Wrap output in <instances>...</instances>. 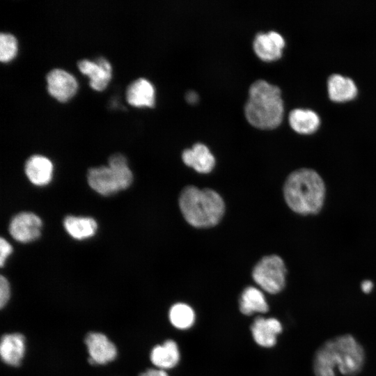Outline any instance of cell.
Listing matches in <instances>:
<instances>
[{
    "instance_id": "6da1fadb",
    "label": "cell",
    "mask_w": 376,
    "mask_h": 376,
    "mask_svg": "<svg viewBox=\"0 0 376 376\" xmlns=\"http://www.w3.org/2000/svg\"><path fill=\"white\" fill-rule=\"evenodd\" d=\"M365 353L361 344L350 334L326 341L315 352L313 371L315 376H336V369L352 376L361 370Z\"/></svg>"
},
{
    "instance_id": "7a4b0ae2",
    "label": "cell",
    "mask_w": 376,
    "mask_h": 376,
    "mask_svg": "<svg viewBox=\"0 0 376 376\" xmlns=\"http://www.w3.org/2000/svg\"><path fill=\"white\" fill-rule=\"evenodd\" d=\"M283 194L286 203L292 211L303 215L313 214L323 205L325 186L315 171L300 169L287 178Z\"/></svg>"
},
{
    "instance_id": "3957f363",
    "label": "cell",
    "mask_w": 376,
    "mask_h": 376,
    "mask_svg": "<svg viewBox=\"0 0 376 376\" xmlns=\"http://www.w3.org/2000/svg\"><path fill=\"white\" fill-rule=\"evenodd\" d=\"M283 111L281 92L277 86L263 79L251 85L244 113L251 125L261 130L274 129L281 123Z\"/></svg>"
},
{
    "instance_id": "277c9868",
    "label": "cell",
    "mask_w": 376,
    "mask_h": 376,
    "mask_svg": "<svg viewBox=\"0 0 376 376\" xmlns=\"http://www.w3.org/2000/svg\"><path fill=\"white\" fill-rule=\"evenodd\" d=\"M179 206L185 219L196 228L215 226L225 212L224 201L217 192L195 186H187L182 189Z\"/></svg>"
},
{
    "instance_id": "5b68a950",
    "label": "cell",
    "mask_w": 376,
    "mask_h": 376,
    "mask_svg": "<svg viewBox=\"0 0 376 376\" xmlns=\"http://www.w3.org/2000/svg\"><path fill=\"white\" fill-rule=\"evenodd\" d=\"M87 179L93 190L108 196L127 189L132 182L133 175L125 157L115 153L110 156L108 166L91 169Z\"/></svg>"
},
{
    "instance_id": "8992f818",
    "label": "cell",
    "mask_w": 376,
    "mask_h": 376,
    "mask_svg": "<svg viewBox=\"0 0 376 376\" xmlns=\"http://www.w3.org/2000/svg\"><path fill=\"white\" fill-rule=\"evenodd\" d=\"M286 268L282 258L269 255L261 258L254 267L252 276L254 281L270 294L281 292L285 284Z\"/></svg>"
},
{
    "instance_id": "52a82bcc",
    "label": "cell",
    "mask_w": 376,
    "mask_h": 376,
    "mask_svg": "<svg viewBox=\"0 0 376 376\" xmlns=\"http://www.w3.org/2000/svg\"><path fill=\"white\" fill-rule=\"evenodd\" d=\"M42 226V221L36 214L32 212H21L12 219L9 232L15 240L27 243L39 237Z\"/></svg>"
},
{
    "instance_id": "ba28073f",
    "label": "cell",
    "mask_w": 376,
    "mask_h": 376,
    "mask_svg": "<svg viewBox=\"0 0 376 376\" xmlns=\"http://www.w3.org/2000/svg\"><path fill=\"white\" fill-rule=\"evenodd\" d=\"M91 364L104 365L113 361L117 356L116 345L103 334L90 332L85 338Z\"/></svg>"
},
{
    "instance_id": "9c48e42d",
    "label": "cell",
    "mask_w": 376,
    "mask_h": 376,
    "mask_svg": "<svg viewBox=\"0 0 376 376\" xmlns=\"http://www.w3.org/2000/svg\"><path fill=\"white\" fill-rule=\"evenodd\" d=\"M49 93L61 102H65L76 93L78 84L75 77L61 68H54L46 76Z\"/></svg>"
},
{
    "instance_id": "30bf717a",
    "label": "cell",
    "mask_w": 376,
    "mask_h": 376,
    "mask_svg": "<svg viewBox=\"0 0 376 376\" xmlns=\"http://www.w3.org/2000/svg\"><path fill=\"white\" fill-rule=\"evenodd\" d=\"M79 70L90 78L89 84L95 90L101 91L107 85L111 77V65L104 57L95 61L81 59L77 62Z\"/></svg>"
},
{
    "instance_id": "8fae6325",
    "label": "cell",
    "mask_w": 376,
    "mask_h": 376,
    "mask_svg": "<svg viewBox=\"0 0 376 376\" xmlns=\"http://www.w3.org/2000/svg\"><path fill=\"white\" fill-rule=\"evenodd\" d=\"M285 46L283 36L276 31L258 33L253 42L256 54L265 61H273L279 59Z\"/></svg>"
},
{
    "instance_id": "7c38bea8",
    "label": "cell",
    "mask_w": 376,
    "mask_h": 376,
    "mask_svg": "<svg viewBox=\"0 0 376 376\" xmlns=\"http://www.w3.org/2000/svg\"><path fill=\"white\" fill-rule=\"evenodd\" d=\"M251 330L256 343L265 347H273L277 336L282 331L281 322L274 318L259 317L253 321Z\"/></svg>"
},
{
    "instance_id": "4fadbf2b",
    "label": "cell",
    "mask_w": 376,
    "mask_h": 376,
    "mask_svg": "<svg viewBox=\"0 0 376 376\" xmlns=\"http://www.w3.org/2000/svg\"><path fill=\"white\" fill-rule=\"evenodd\" d=\"M26 340L19 333L6 334L2 336L0 344L1 360L7 365L18 366L24 356Z\"/></svg>"
},
{
    "instance_id": "5bb4252c",
    "label": "cell",
    "mask_w": 376,
    "mask_h": 376,
    "mask_svg": "<svg viewBox=\"0 0 376 376\" xmlns=\"http://www.w3.org/2000/svg\"><path fill=\"white\" fill-rule=\"evenodd\" d=\"M183 162L201 173H208L214 169L215 158L209 148L198 143L191 148L185 149L182 154Z\"/></svg>"
},
{
    "instance_id": "9a60e30c",
    "label": "cell",
    "mask_w": 376,
    "mask_h": 376,
    "mask_svg": "<svg viewBox=\"0 0 376 376\" xmlns=\"http://www.w3.org/2000/svg\"><path fill=\"white\" fill-rule=\"evenodd\" d=\"M53 169L51 160L40 155L31 156L26 162L24 167L28 179L37 186H45L51 182Z\"/></svg>"
},
{
    "instance_id": "2e32d148",
    "label": "cell",
    "mask_w": 376,
    "mask_h": 376,
    "mask_svg": "<svg viewBox=\"0 0 376 376\" xmlns=\"http://www.w3.org/2000/svg\"><path fill=\"white\" fill-rule=\"evenodd\" d=\"M126 100L135 107H152L155 105V91L148 79L140 77L132 81L126 89Z\"/></svg>"
},
{
    "instance_id": "e0dca14e",
    "label": "cell",
    "mask_w": 376,
    "mask_h": 376,
    "mask_svg": "<svg viewBox=\"0 0 376 376\" xmlns=\"http://www.w3.org/2000/svg\"><path fill=\"white\" fill-rule=\"evenodd\" d=\"M327 89L331 100L344 102L354 98L357 93L354 81L340 74H332L327 80Z\"/></svg>"
},
{
    "instance_id": "ac0fdd59",
    "label": "cell",
    "mask_w": 376,
    "mask_h": 376,
    "mask_svg": "<svg viewBox=\"0 0 376 376\" xmlns=\"http://www.w3.org/2000/svg\"><path fill=\"white\" fill-rule=\"evenodd\" d=\"M150 361L157 368L164 370L175 366L180 359L177 344L172 340L153 347L150 352Z\"/></svg>"
},
{
    "instance_id": "d6986e66",
    "label": "cell",
    "mask_w": 376,
    "mask_h": 376,
    "mask_svg": "<svg viewBox=\"0 0 376 376\" xmlns=\"http://www.w3.org/2000/svg\"><path fill=\"white\" fill-rule=\"evenodd\" d=\"M288 118L291 127L301 134L315 132L320 123L318 114L310 109H294L290 112Z\"/></svg>"
},
{
    "instance_id": "ffe728a7",
    "label": "cell",
    "mask_w": 376,
    "mask_h": 376,
    "mask_svg": "<svg viewBox=\"0 0 376 376\" xmlns=\"http://www.w3.org/2000/svg\"><path fill=\"white\" fill-rule=\"evenodd\" d=\"M63 226L67 233L76 240H84L93 236L97 228V223L93 218L75 216L66 217Z\"/></svg>"
},
{
    "instance_id": "44dd1931",
    "label": "cell",
    "mask_w": 376,
    "mask_h": 376,
    "mask_svg": "<svg viewBox=\"0 0 376 376\" xmlns=\"http://www.w3.org/2000/svg\"><path fill=\"white\" fill-rule=\"evenodd\" d=\"M268 308L265 297L259 289L249 286L244 290L240 299V309L243 314L265 313Z\"/></svg>"
},
{
    "instance_id": "7402d4cb",
    "label": "cell",
    "mask_w": 376,
    "mask_h": 376,
    "mask_svg": "<svg viewBox=\"0 0 376 376\" xmlns=\"http://www.w3.org/2000/svg\"><path fill=\"white\" fill-rule=\"evenodd\" d=\"M169 315L171 323L180 329H189L195 320L193 309L184 303H177L172 306Z\"/></svg>"
},
{
    "instance_id": "603a6c76",
    "label": "cell",
    "mask_w": 376,
    "mask_h": 376,
    "mask_svg": "<svg viewBox=\"0 0 376 376\" xmlns=\"http://www.w3.org/2000/svg\"><path fill=\"white\" fill-rule=\"evenodd\" d=\"M17 42L16 38L11 33H0V59L6 62L12 59L17 53Z\"/></svg>"
},
{
    "instance_id": "cb8c5ba5",
    "label": "cell",
    "mask_w": 376,
    "mask_h": 376,
    "mask_svg": "<svg viewBox=\"0 0 376 376\" xmlns=\"http://www.w3.org/2000/svg\"><path fill=\"white\" fill-rule=\"evenodd\" d=\"M10 297V283L7 279L3 276L0 278V306L3 308L8 303Z\"/></svg>"
},
{
    "instance_id": "d4e9b609",
    "label": "cell",
    "mask_w": 376,
    "mask_h": 376,
    "mask_svg": "<svg viewBox=\"0 0 376 376\" xmlns=\"http://www.w3.org/2000/svg\"><path fill=\"white\" fill-rule=\"evenodd\" d=\"M0 265L3 267L13 251V248L10 243L3 238H1L0 240Z\"/></svg>"
},
{
    "instance_id": "484cf974",
    "label": "cell",
    "mask_w": 376,
    "mask_h": 376,
    "mask_svg": "<svg viewBox=\"0 0 376 376\" xmlns=\"http://www.w3.org/2000/svg\"><path fill=\"white\" fill-rule=\"evenodd\" d=\"M139 376H169L167 373L162 369H148L145 372L140 374Z\"/></svg>"
},
{
    "instance_id": "4316f807",
    "label": "cell",
    "mask_w": 376,
    "mask_h": 376,
    "mask_svg": "<svg viewBox=\"0 0 376 376\" xmlns=\"http://www.w3.org/2000/svg\"><path fill=\"white\" fill-rule=\"evenodd\" d=\"M185 99L188 103L194 104L198 102V95L195 91H190L186 93Z\"/></svg>"
},
{
    "instance_id": "83f0119b",
    "label": "cell",
    "mask_w": 376,
    "mask_h": 376,
    "mask_svg": "<svg viewBox=\"0 0 376 376\" xmlns=\"http://www.w3.org/2000/svg\"><path fill=\"white\" fill-rule=\"evenodd\" d=\"M373 287L374 284L370 280H365L361 284V290L366 294L370 293L373 290Z\"/></svg>"
}]
</instances>
